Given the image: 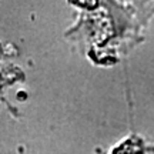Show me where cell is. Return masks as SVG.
I'll return each mask as SVG.
<instances>
[{"label":"cell","instance_id":"6da1fadb","mask_svg":"<svg viewBox=\"0 0 154 154\" xmlns=\"http://www.w3.org/2000/svg\"><path fill=\"white\" fill-rule=\"evenodd\" d=\"M149 154H154V149H153V151H150V153Z\"/></svg>","mask_w":154,"mask_h":154}]
</instances>
